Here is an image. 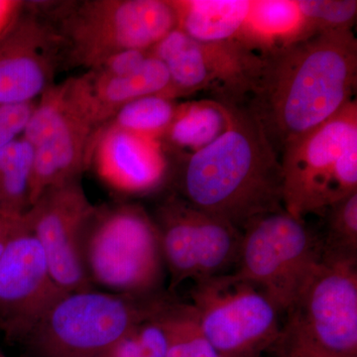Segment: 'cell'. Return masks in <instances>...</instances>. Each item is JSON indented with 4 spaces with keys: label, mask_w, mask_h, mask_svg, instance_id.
I'll return each mask as SVG.
<instances>
[{
    "label": "cell",
    "mask_w": 357,
    "mask_h": 357,
    "mask_svg": "<svg viewBox=\"0 0 357 357\" xmlns=\"http://www.w3.org/2000/svg\"><path fill=\"white\" fill-rule=\"evenodd\" d=\"M356 84L352 30L318 32L262 56L243 105L280 158L293 142L354 100Z\"/></svg>",
    "instance_id": "6da1fadb"
},
{
    "label": "cell",
    "mask_w": 357,
    "mask_h": 357,
    "mask_svg": "<svg viewBox=\"0 0 357 357\" xmlns=\"http://www.w3.org/2000/svg\"><path fill=\"white\" fill-rule=\"evenodd\" d=\"M220 102L227 128L208 146L178 160L175 194L243 232L255 218L284 210L281 161L244 105Z\"/></svg>",
    "instance_id": "7a4b0ae2"
},
{
    "label": "cell",
    "mask_w": 357,
    "mask_h": 357,
    "mask_svg": "<svg viewBox=\"0 0 357 357\" xmlns=\"http://www.w3.org/2000/svg\"><path fill=\"white\" fill-rule=\"evenodd\" d=\"M172 300L160 292L132 295L95 289L67 292L26 338V357H100L157 316Z\"/></svg>",
    "instance_id": "3957f363"
},
{
    "label": "cell",
    "mask_w": 357,
    "mask_h": 357,
    "mask_svg": "<svg viewBox=\"0 0 357 357\" xmlns=\"http://www.w3.org/2000/svg\"><path fill=\"white\" fill-rule=\"evenodd\" d=\"M53 6L46 9L51 16L43 14L57 36L62 60L89 70L119 52L149 51L177 28L168 0H83Z\"/></svg>",
    "instance_id": "277c9868"
},
{
    "label": "cell",
    "mask_w": 357,
    "mask_h": 357,
    "mask_svg": "<svg viewBox=\"0 0 357 357\" xmlns=\"http://www.w3.org/2000/svg\"><path fill=\"white\" fill-rule=\"evenodd\" d=\"M284 210L304 220L357 191V102L293 142L280 157Z\"/></svg>",
    "instance_id": "5b68a950"
},
{
    "label": "cell",
    "mask_w": 357,
    "mask_h": 357,
    "mask_svg": "<svg viewBox=\"0 0 357 357\" xmlns=\"http://www.w3.org/2000/svg\"><path fill=\"white\" fill-rule=\"evenodd\" d=\"M84 259L93 285L109 292L161 291L165 262L158 229L139 204L96 208L84 234Z\"/></svg>",
    "instance_id": "8992f818"
},
{
    "label": "cell",
    "mask_w": 357,
    "mask_h": 357,
    "mask_svg": "<svg viewBox=\"0 0 357 357\" xmlns=\"http://www.w3.org/2000/svg\"><path fill=\"white\" fill-rule=\"evenodd\" d=\"M321 258V241L305 220L281 210L246 225L234 274L259 289L277 312H289Z\"/></svg>",
    "instance_id": "52a82bcc"
},
{
    "label": "cell",
    "mask_w": 357,
    "mask_h": 357,
    "mask_svg": "<svg viewBox=\"0 0 357 357\" xmlns=\"http://www.w3.org/2000/svg\"><path fill=\"white\" fill-rule=\"evenodd\" d=\"M96 132L75 77L45 91L21 135L33 149L30 206L46 190L81 180Z\"/></svg>",
    "instance_id": "ba28073f"
},
{
    "label": "cell",
    "mask_w": 357,
    "mask_h": 357,
    "mask_svg": "<svg viewBox=\"0 0 357 357\" xmlns=\"http://www.w3.org/2000/svg\"><path fill=\"white\" fill-rule=\"evenodd\" d=\"M191 294L203 332L220 357H257L280 337L279 312L236 275L197 281Z\"/></svg>",
    "instance_id": "9c48e42d"
},
{
    "label": "cell",
    "mask_w": 357,
    "mask_h": 357,
    "mask_svg": "<svg viewBox=\"0 0 357 357\" xmlns=\"http://www.w3.org/2000/svg\"><path fill=\"white\" fill-rule=\"evenodd\" d=\"M152 218L172 289L187 279L197 282L220 275L236 263L243 232L178 195L167 197Z\"/></svg>",
    "instance_id": "30bf717a"
},
{
    "label": "cell",
    "mask_w": 357,
    "mask_h": 357,
    "mask_svg": "<svg viewBox=\"0 0 357 357\" xmlns=\"http://www.w3.org/2000/svg\"><path fill=\"white\" fill-rule=\"evenodd\" d=\"M288 314L312 342L357 356V259L321 255Z\"/></svg>",
    "instance_id": "8fae6325"
},
{
    "label": "cell",
    "mask_w": 357,
    "mask_h": 357,
    "mask_svg": "<svg viewBox=\"0 0 357 357\" xmlns=\"http://www.w3.org/2000/svg\"><path fill=\"white\" fill-rule=\"evenodd\" d=\"M96 208L81 180H75L42 192L24 215L54 281L66 292L95 289L84 264V241Z\"/></svg>",
    "instance_id": "7c38bea8"
},
{
    "label": "cell",
    "mask_w": 357,
    "mask_h": 357,
    "mask_svg": "<svg viewBox=\"0 0 357 357\" xmlns=\"http://www.w3.org/2000/svg\"><path fill=\"white\" fill-rule=\"evenodd\" d=\"M66 293L23 215L0 259V332L8 342L23 344Z\"/></svg>",
    "instance_id": "4fadbf2b"
},
{
    "label": "cell",
    "mask_w": 357,
    "mask_h": 357,
    "mask_svg": "<svg viewBox=\"0 0 357 357\" xmlns=\"http://www.w3.org/2000/svg\"><path fill=\"white\" fill-rule=\"evenodd\" d=\"M61 61L60 43L50 23L24 2L0 36V105L34 102L54 86Z\"/></svg>",
    "instance_id": "5bb4252c"
},
{
    "label": "cell",
    "mask_w": 357,
    "mask_h": 357,
    "mask_svg": "<svg viewBox=\"0 0 357 357\" xmlns=\"http://www.w3.org/2000/svg\"><path fill=\"white\" fill-rule=\"evenodd\" d=\"M91 164L105 185L126 195L154 192L170 174L169 154L161 141L109 126L96 134Z\"/></svg>",
    "instance_id": "9a60e30c"
},
{
    "label": "cell",
    "mask_w": 357,
    "mask_h": 357,
    "mask_svg": "<svg viewBox=\"0 0 357 357\" xmlns=\"http://www.w3.org/2000/svg\"><path fill=\"white\" fill-rule=\"evenodd\" d=\"M76 79L98 131L117 110L134 100L151 95L172 98L168 70L150 53L144 64L132 74L109 77L89 70Z\"/></svg>",
    "instance_id": "2e32d148"
},
{
    "label": "cell",
    "mask_w": 357,
    "mask_h": 357,
    "mask_svg": "<svg viewBox=\"0 0 357 357\" xmlns=\"http://www.w3.org/2000/svg\"><path fill=\"white\" fill-rule=\"evenodd\" d=\"M169 73L171 98L203 89L215 91L222 76V63L215 45L188 36L175 28L149 50Z\"/></svg>",
    "instance_id": "e0dca14e"
},
{
    "label": "cell",
    "mask_w": 357,
    "mask_h": 357,
    "mask_svg": "<svg viewBox=\"0 0 357 357\" xmlns=\"http://www.w3.org/2000/svg\"><path fill=\"white\" fill-rule=\"evenodd\" d=\"M311 35L298 1L251 0L248 17L236 41L265 56Z\"/></svg>",
    "instance_id": "ac0fdd59"
},
{
    "label": "cell",
    "mask_w": 357,
    "mask_h": 357,
    "mask_svg": "<svg viewBox=\"0 0 357 357\" xmlns=\"http://www.w3.org/2000/svg\"><path fill=\"white\" fill-rule=\"evenodd\" d=\"M177 28L199 42L236 41L251 0H172Z\"/></svg>",
    "instance_id": "d6986e66"
},
{
    "label": "cell",
    "mask_w": 357,
    "mask_h": 357,
    "mask_svg": "<svg viewBox=\"0 0 357 357\" xmlns=\"http://www.w3.org/2000/svg\"><path fill=\"white\" fill-rule=\"evenodd\" d=\"M227 119L225 107L218 100H202L177 105L175 115L163 137L167 153L182 154L185 158L208 146L225 131Z\"/></svg>",
    "instance_id": "ffe728a7"
},
{
    "label": "cell",
    "mask_w": 357,
    "mask_h": 357,
    "mask_svg": "<svg viewBox=\"0 0 357 357\" xmlns=\"http://www.w3.org/2000/svg\"><path fill=\"white\" fill-rule=\"evenodd\" d=\"M151 321L165 337V357H220L204 335L192 305L172 299Z\"/></svg>",
    "instance_id": "44dd1931"
},
{
    "label": "cell",
    "mask_w": 357,
    "mask_h": 357,
    "mask_svg": "<svg viewBox=\"0 0 357 357\" xmlns=\"http://www.w3.org/2000/svg\"><path fill=\"white\" fill-rule=\"evenodd\" d=\"M31 145L22 137L0 149V215L22 218L30 208Z\"/></svg>",
    "instance_id": "7402d4cb"
},
{
    "label": "cell",
    "mask_w": 357,
    "mask_h": 357,
    "mask_svg": "<svg viewBox=\"0 0 357 357\" xmlns=\"http://www.w3.org/2000/svg\"><path fill=\"white\" fill-rule=\"evenodd\" d=\"M176 109L174 100L165 96H142L121 107L105 126L161 140Z\"/></svg>",
    "instance_id": "603a6c76"
},
{
    "label": "cell",
    "mask_w": 357,
    "mask_h": 357,
    "mask_svg": "<svg viewBox=\"0 0 357 357\" xmlns=\"http://www.w3.org/2000/svg\"><path fill=\"white\" fill-rule=\"evenodd\" d=\"M321 255L357 259V191L326 208Z\"/></svg>",
    "instance_id": "cb8c5ba5"
},
{
    "label": "cell",
    "mask_w": 357,
    "mask_h": 357,
    "mask_svg": "<svg viewBox=\"0 0 357 357\" xmlns=\"http://www.w3.org/2000/svg\"><path fill=\"white\" fill-rule=\"evenodd\" d=\"M298 6L312 34L352 30L356 23V0H299Z\"/></svg>",
    "instance_id": "d4e9b609"
},
{
    "label": "cell",
    "mask_w": 357,
    "mask_h": 357,
    "mask_svg": "<svg viewBox=\"0 0 357 357\" xmlns=\"http://www.w3.org/2000/svg\"><path fill=\"white\" fill-rule=\"evenodd\" d=\"M275 344L280 347L281 357H357L325 349L288 325L282 331L280 337Z\"/></svg>",
    "instance_id": "484cf974"
},
{
    "label": "cell",
    "mask_w": 357,
    "mask_h": 357,
    "mask_svg": "<svg viewBox=\"0 0 357 357\" xmlns=\"http://www.w3.org/2000/svg\"><path fill=\"white\" fill-rule=\"evenodd\" d=\"M36 102L0 105V149L21 137Z\"/></svg>",
    "instance_id": "4316f807"
},
{
    "label": "cell",
    "mask_w": 357,
    "mask_h": 357,
    "mask_svg": "<svg viewBox=\"0 0 357 357\" xmlns=\"http://www.w3.org/2000/svg\"><path fill=\"white\" fill-rule=\"evenodd\" d=\"M149 56V51L126 50L114 54L100 67L93 69L100 74L109 77H121L136 72Z\"/></svg>",
    "instance_id": "83f0119b"
},
{
    "label": "cell",
    "mask_w": 357,
    "mask_h": 357,
    "mask_svg": "<svg viewBox=\"0 0 357 357\" xmlns=\"http://www.w3.org/2000/svg\"><path fill=\"white\" fill-rule=\"evenodd\" d=\"M24 2L0 0V36L20 13Z\"/></svg>",
    "instance_id": "f1b7e54d"
},
{
    "label": "cell",
    "mask_w": 357,
    "mask_h": 357,
    "mask_svg": "<svg viewBox=\"0 0 357 357\" xmlns=\"http://www.w3.org/2000/svg\"><path fill=\"white\" fill-rule=\"evenodd\" d=\"M20 218L16 220L15 222H13V225L7 227L3 231L0 232V259H1V256L3 255L4 250H6L7 243H8L9 239H10L11 236H13L14 230H15L16 227H17Z\"/></svg>",
    "instance_id": "f546056e"
},
{
    "label": "cell",
    "mask_w": 357,
    "mask_h": 357,
    "mask_svg": "<svg viewBox=\"0 0 357 357\" xmlns=\"http://www.w3.org/2000/svg\"><path fill=\"white\" fill-rule=\"evenodd\" d=\"M16 220H18V218H6L3 217V215H0V232L3 231L7 227L13 225V222H15Z\"/></svg>",
    "instance_id": "4dcf8cb0"
},
{
    "label": "cell",
    "mask_w": 357,
    "mask_h": 357,
    "mask_svg": "<svg viewBox=\"0 0 357 357\" xmlns=\"http://www.w3.org/2000/svg\"><path fill=\"white\" fill-rule=\"evenodd\" d=\"M0 357H8L6 356V354H4L3 351H1V349H0Z\"/></svg>",
    "instance_id": "1f68e13d"
},
{
    "label": "cell",
    "mask_w": 357,
    "mask_h": 357,
    "mask_svg": "<svg viewBox=\"0 0 357 357\" xmlns=\"http://www.w3.org/2000/svg\"><path fill=\"white\" fill-rule=\"evenodd\" d=\"M100 357H110V356H109V354H105V356H102Z\"/></svg>",
    "instance_id": "d6a6232c"
}]
</instances>
